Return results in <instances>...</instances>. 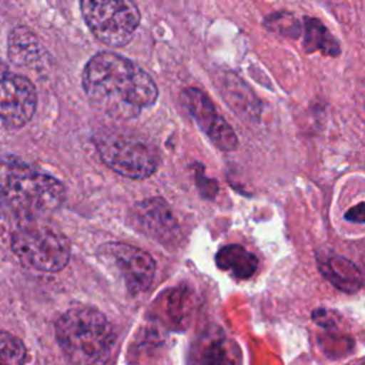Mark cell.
Returning <instances> with one entry per match:
<instances>
[{
  "mask_svg": "<svg viewBox=\"0 0 365 365\" xmlns=\"http://www.w3.org/2000/svg\"><path fill=\"white\" fill-rule=\"evenodd\" d=\"M81 83L91 104L117 120L137 117L158 98L151 76L131 60L111 51L97 53L87 61Z\"/></svg>",
  "mask_w": 365,
  "mask_h": 365,
  "instance_id": "1",
  "label": "cell"
},
{
  "mask_svg": "<svg viewBox=\"0 0 365 365\" xmlns=\"http://www.w3.org/2000/svg\"><path fill=\"white\" fill-rule=\"evenodd\" d=\"M64 198V185L53 175L16 157H0V204L14 214L36 218L57 210Z\"/></svg>",
  "mask_w": 365,
  "mask_h": 365,
  "instance_id": "2",
  "label": "cell"
},
{
  "mask_svg": "<svg viewBox=\"0 0 365 365\" xmlns=\"http://www.w3.org/2000/svg\"><path fill=\"white\" fill-rule=\"evenodd\" d=\"M56 339L73 365H104L113 352L115 336L108 319L97 309H67L56 322Z\"/></svg>",
  "mask_w": 365,
  "mask_h": 365,
  "instance_id": "3",
  "label": "cell"
},
{
  "mask_svg": "<svg viewBox=\"0 0 365 365\" xmlns=\"http://www.w3.org/2000/svg\"><path fill=\"white\" fill-rule=\"evenodd\" d=\"M101 161L123 177L144 180L160 165L158 150L141 135L124 130H103L96 137Z\"/></svg>",
  "mask_w": 365,
  "mask_h": 365,
  "instance_id": "4",
  "label": "cell"
},
{
  "mask_svg": "<svg viewBox=\"0 0 365 365\" xmlns=\"http://www.w3.org/2000/svg\"><path fill=\"white\" fill-rule=\"evenodd\" d=\"M11 250L27 267L41 272H57L70 259V244L56 228L29 222L11 234Z\"/></svg>",
  "mask_w": 365,
  "mask_h": 365,
  "instance_id": "5",
  "label": "cell"
},
{
  "mask_svg": "<svg viewBox=\"0 0 365 365\" xmlns=\"http://www.w3.org/2000/svg\"><path fill=\"white\" fill-rule=\"evenodd\" d=\"M80 10L91 34L114 48L131 41L141 17L133 0H80Z\"/></svg>",
  "mask_w": 365,
  "mask_h": 365,
  "instance_id": "6",
  "label": "cell"
},
{
  "mask_svg": "<svg viewBox=\"0 0 365 365\" xmlns=\"http://www.w3.org/2000/svg\"><path fill=\"white\" fill-rule=\"evenodd\" d=\"M101 261L120 277L131 294L145 291L154 278L155 262L150 254L124 242H108L98 250Z\"/></svg>",
  "mask_w": 365,
  "mask_h": 365,
  "instance_id": "7",
  "label": "cell"
},
{
  "mask_svg": "<svg viewBox=\"0 0 365 365\" xmlns=\"http://www.w3.org/2000/svg\"><path fill=\"white\" fill-rule=\"evenodd\" d=\"M37 91L33 83L0 61V124L21 128L34 115Z\"/></svg>",
  "mask_w": 365,
  "mask_h": 365,
  "instance_id": "8",
  "label": "cell"
},
{
  "mask_svg": "<svg viewBox=\"0 0 365 365\" xmlns=\"http://www.w3.org/2000/svg\"><path fill=\"white\" fill-rule=\"evenodd\" d=\"M181 100L197 125L202 130L204 134L208 135L215 147L224 151L237 148L238 138L232 127L224 120V117L218 114L207 94L198 88L191 87L181 93Z\"/></svg>",
  "mask_w": 365,
  "mask_h": 365,
  "instance_id": "9",
  "label": "cell"
},
{
  "mask_svg": "<svg viewBox=\"0 0 365 365\" xmlns=\"http://www.w3.org/2000/svg\"><path fill=\"white\" fill-rule=\"evenodd\" d=\"M135 227L145 235L161 242H171L178 235V224L171 208L163 198L137 202L131 211Z\"/></svg>",
  "mask_w": 365,
  "mask_h": 365,
  "instance_id": "10",
  "label": "cell"
},
{
  "mask_svg": "<svg viewBox=\"0 0 365 365\" xmlns=\"http://www.w3.org/2000/svg\"><path fill=\"white\" fill-rule=\"evenodd\" d=\"M9 58L20 67L27 68H40L44 50L38 38L27 27H14L9 33L7 40Z\"/></svg>",
  "mask_w": 365,
  "mask_h": 365,
  "instance_id": "11",
  "label": "cell"
},
{
  "mask_svg": "<svg viewBox=\"0 0 365 365\" xmlns=\"http://www.w3.org/2000/svg\"><path fill=\"white\" fill-rule=\"evenodd\" d=\"M318 268L322 275L336 288L345 292H356L362 287V274L349 259L328 254L318 258Z\"/></svg>",
  "mask_w": 365,
  "mask_h": 365,
  "instance_id": "12",
  "label": "cell"
},
{
  "mask_svg": "<svg viewBox=\"0 0 365 365\" xmlns=\"http://www.w3.org/2000/svg\"><path fill=\"white\" fill-rule=\"evenodd\" d=\"M215 262L221 269L231 272L240 279L250 278L258 268V258L237 244L222 247L215 255Z\"/></svg>",
  "mask_w": 365,
  "mask_h": 365,
  "instance_id": "13",
  "label": "cell"
},
{
  "mask_svg": "<svg viewBox=\"0 0 365 365\" xmlns=\"http://www.w3.org/2000/svg\"><path fill=\"white\" fill-rule=\"evenodd\" d=\"M305 48L309 51L319 48L328 54H338L339 46L318 20L308 19L307 34H305Z\"/></svg>",
  "mask_w": 365,
  "mask_h": 365,
  "instance_id": "14",
  "label": "cell"
},
{
  "mask_svg": "<svg viewBox=\"0 0 365 365\" xmlns=\"http://www.w3.org/2000/svg\"><path fill=\"white\" fill-rule=\"evenodd\" d=\"M26 359L24 344L13 334L0 331V365H24Z\"/></svg>",
  "mask_w": 365,
  "mask_h": 365,
  "instance_id": "15",
  "label": "cell"
},
{
  "mask_svg": "<svg viewBox=\"0 0 365 365\" xmlns=\"http://www.w3.org/2000/svg\"><path fill=\"white\" fill-rule=\"evenodd\" d=\"M345 218L349 221H354V222H362L364 221V204L359 202L355 208H351L346 212Z\"/></svg>",
  "mask_w": 365,
  "mask_h": 365,
  "instance_id": "16",
  "label": "cell"
}]
</instances>
